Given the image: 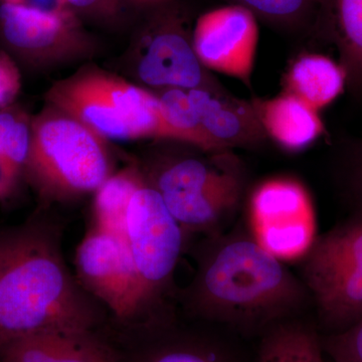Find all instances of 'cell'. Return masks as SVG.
Wrapping results in <instances>:
<instances>
[{
  "instance_id": "obj_1",
  "label": "cell",
  "mask_w": 362,
  "mask_h": 362,
  "mask_svg": "<svg viewBox=\"0 0 362 362\" xmlns=\"http://www.w3.org/2000/svg\"><path fill=\"white\" fill-rule=\"evenodd\" d=\"M63 230L47 216L0 230V346L42 331H96L108 318L69 269Z\"/></svg>"
},
{
  "instance_id": "obj_2",
  "label": "cell",
  "mask_w": 362,
  "mask_h": 362,
  "mask_svg": "<svg viewBox=\"0 0 362 362\" xmlns=\"http://www.w3.org/2000/svg\"><path fill=\"white\" fill-rule=\"evenodd\" d=\"M178 301L188 315L240 330L289 320L310 295L304 283L251 237L209 235Z\"/></svg>"
},
{
  "instance_id": "obj_3",
  "label": "cell",
  "mask_w": 362,
  "mask_h": 362,
  "mask_svg": "<svg viewBox=\"0 0 362 362\" xmlns=\"http://www.w3.org/2000/svg\"><path fill=\"white\" fill-rule=\"evenodd\" d=\"M105 140L58 109L30 121L25 171L45 202H71L94 194L114 175Z\"/></svg>"
},
{
  "instance_id": "obj_4",
  "label": "cell",
  "mask_w": 362,
  "mask_h": 362,
  "mask_svg": "<svg viewBox=\"0 0 362 362\" xmlns=\"http://www.w3.org/2000/svg\"><path fill=\"white\" fill-rule=\"evenodd\" d=\"M47 99L49 106L104 139L157 138L185 143L164 115L158 97L107 71H78L52 86Z\"/></svg>"
},
{
  "instance_id": "obj_5",
  "label": "cell",
  "mask_w": 362,
  "mask_h": 362,
  "mask_svg": "<svg viewBox=\"0 0 362 362\" xmlns=\"http://www.w3.org/2000/svg\"><path fill=\"white\" fill-rule=\"evenodd\" d=\"M145 180L185 233L207 235L221 233L239 209L246 188L245 169L232 150L171 158Z\"/></svg>"
},
{
  "instance_id": "obj_6",
  "label": "cell",
  "mask_w": 362,
  "mask_h": 362,
  "mask_svg": "<svg viewBox=\"0 0 362 362\" xmlns=\"http://www.w3.org/2000/svg\"><path fill=\"white\" fill-rule=\"evenodd\" d=\"M185 232L146 180L131 199L125 239L146 301V311L168 303Z\"/></svg>"
},
{
  "instance_id": "obj_7",
  "label": "cell",
  "mask_w": 362,
  "mask_h": 362,
  "mask_svg": "<svg viewBox=\"0 0 362 362\" xmlns=\"http://www.w3.org/2000/svg\"><path fill=\"white\" fill-rule=\"evenodd\" d=\"M252 238L283 263L303 261L317 240L315 207L310 192L297 178H267L247 202Z\"/></svg>"
},
{
  "instance_id": "obj_8",
  "label": "cell",
  "mask_w": 362,
  "mask_h": 362,
  "mask_svg": "<svg viewBox=\"0 0 362 362\" xmlns=\"http://www.w3.org/2000/svg\"><path fill=\"white\" fill-rule=\"evenodd\" d=\"M76 279L109 317L126 321L146 311L141 283L125 240L90 225L76 249Z\"/></svg>"
},
{
  "instance_id": "obj_9",
  "label": "cell",
  "mask_w": 362,
  "mask_h": 362,
  "mask_svg": "<svg viewBox=\"0 0 362 362\" xmlns=\"http://www.w3.org/2000/svg\"><path fill=\"white\" fill-rule=\"evenodd\" d=\"M197 58L206 70L237 78L251 88L259 42L257 18L239 4L199 16L192 35Z\"/></svg>"
},
{
  "instance_id": "obj_10",
  "label": "cell",
  "mask_w": 362,
  "mask_h": 362,
  "mask_svg": "<svg viewBox=\"0 0 362 362\" xmlns=\"http://www.w3.org/2000/svg\"><path fill=\"white\" fill-rule=\"evenodd\" d=\"M137 71L142 82L162 90L220 87L197 58L182 18L170 11L150 26Z\"/></svg>"
},
{
  "instance_id": "obj_11",
  "label": "cell",
  "mask_w": 362,
  "mask_h": 362,
  "mask_svg": "<svg viewBox=\"0 0 362 362\" xmlns=\"http://www.w3.org/2000/svg\"><path fill=\"white\" fill-rule=\"evenodd\" d=\"M0 33L25 59L40 61L78 49L86 35L68 8L42 11L26 4L0 6Z\"/></svg>"
},
{
  "instance_id": "obj_12",
  "label": "cell",
  "mask_w": 362,
  "mask_h": 362,
  "mask_svg": "<svg viewBox=\"0 0 362 362\" xmlns=\"http://www.w3.org/2000/svg\"><path fill=\"white\" fill-rule=\"evenodd\" d=\"M202 126L218 150L252 148L267 136L252 101L233 96L221 87L187 90Z\"/></svg>"
},
{
  "instance_id": "obj_13",
  "label": "cell",
  "mask_w": 362,
  "mask_h": 362,
  "mask_svg": "<svg viewBox=\"0 0 362 362\" xmlns=\"http://www.w3.org/2000/svg\"><path fill=\"white\" fill-rule=\"evenodd\" d=\"M305 287L324 327L342 332L362 319V272L305 257Z\"/></svg>"
},
{
  "instance_id": "obj_14",
  "label": "cell",
  "mask_w": 362,
  "mask_h": 362,
  "mask_svg": "<svg viewBox=\"0 0 362 362\" xmlns=\"http://www.w3.org/2000/svg\"><path fill=\"white\" fill-rule=\"evenodd\" d=\"M0 362H112L96 331L51 330L0 346Z\"/></svg>"
},
{
  "instance_id": "obj_15",
  "label": "cell",
  "mask_w": 362,
  "mask_h": 362,
  "mask_svg": "<svg viewBox=\"0 0 362 362\" xmlns=\"http://www.w3.org/2000/svg\"><path fill=\"white\" fill-rule=\"evenodd\" d=\"M252 103L267 138L286 151L306 149L325 131L319 112L285 90L270 99L252 100Z\"/></svg>"
},
{
  "instance_id": "obj_16",
  "label": "cell",
  "mask_w": 362,
  "mask_h": 362,
  "mask_svg": "<svg viewBox=\"0 0 362 362\" xmlns=\"http://www.w3.org/2000/svg\"><path fill=\"white\" fill-rule=\"evenodd\" d=\"M323 33L337 45L347 90L362 99V0H327Z\"/></svg>"
},
{
  "instance_id": "obj_17",
  "label": "cell",
  "mask_w": 362,
  "mask_h": 362,
  "mask_svg": "<svg viewBox=\"0 0 362 362\" xmlns=\"http://www.w3.org/2000/svg\"><path fill=\"white\" fill-rule=\"evenodd\" d=\"M345 88L346 78L342 66L324 54L299 57L284 78L285 92L318 112L332 104Z\"/></svg>"
},
{
  "instance_id": "obj_18",
  "label": "cell",
  "mask_w": 362,
  "mask_h": 362,
  "mask_svg": "<svg viewBox=\"0 0 362 362\" xmlns=\"http://www.w3.org/2000/svg\"><path fill=\"white\" fill-rule=\"evenodd\" d=\"M256 362H327L322 340L306 324L286 320L267 331Z\"/></svg>"
},
{
  "instance_id": "obj_19",
  "label": "cell",
  "mask_w": 362,
  "mask_h": 362,
  "mask_svg": "<svg viewBox=\"0 0 362 362\" xmlns=\"http://www.w3.org/2000/svg\"><path fill=\"white\" fill-rule=\"evenodd\" d=\"M145 181L138 169L115 173L95 192L93 226L121 238L126 242L128 207L137 188Z\"/></svg>"
},
{
  "instance_id": "obj_20",
  "label": "cell",
  "mask_w": 362,
  "mask_h": 362,
  "mask_svg": "<svg viewBox=\"0 0 362 362\" xmlns=\"http://www.w3.org/2000/svg\"><path fill=\"white\" fill-rule=\"evenodd\" d=\"M257 18L274 28L293 33L323 32L327 0H232Z\"/></svg>"
},
{
  "instance_id": "obj_21",
  "label": "cell",
  "mask_w": 362,
  "mask_h": 362,
  "mask_svg": "<svg viewBox=\"0 0 362 362\" xmlns=\"http://www.w3.org/2000/svg\"><path fill=\"white\" fill-rule=\"evenodd\" d=\"M306 257L362 272V209L317 238Z\"/></svg>"
},
{
  "instance_id": "obj_22",
  "label": "cell",
  "mask_w": 362,
  "mask_h": 362,
  "mask_svg": "<svg viewBox=\"0 0 362 362\" xmlns=\"http://www.w3.org/2000/svg\"><path fill=\"white\" fill-rule=\"evenodd\" d=\"M157 97L164 115L169 124L182 136L185 144L206 151H218L202 127L187 90L165 89Z\"/></svg>"
},
{
  "instance_id": "obj_23",
  "label": "cell",
  "mask_w": 362,
  "mask_h": 362,
  "mask_svg": "<svg viewBox=\"0 0 362 362\" xmlns=\"http://www.w3.org/2000/svg\"><path fill=\"white\" fill-rule=\"evenodd\" d=\"M30 121L8 108L0 111V160L18 178L30 149Z\"/></svg>"
},
{
  "instance_id": "obj_24",
  "label": "cell",
  "mask_w": 362,
  "mask_h": 362,
  "mask_svg": "<svg viewBox=\"0 0 362 362\" xmlns=\"http://www.w3.org/2000/svg\"><path fill=\"white\" fill-rule=\"evenodd\" d=\"M132 354V362H226L211 347L181 340L149 343Z\"/></svg>"
},
{
  "instance_id": "obj_25",
  "label": "cell",
  "mask_w": 362,
  "mask_h": 362,
  "mask_svg": "<svg viewBox=\"0 0 362 362\" xmlns=\"http://www.w3.org/2000/svg\"><path fill=\"white\" fill-rule=\"evenodd\" d=\"M337 180L352 211L362 209V138L342 143L337 157Z\"/></svg>"
},
{
  "instance_id": "obj_26",
  "label": "cell",
  "mask_w": 362,
  "mask_h": 362,
  "mask_svg": "<svg viewBox=\"0 0 362 362\" xmlns=\"http://www.w3.org/2000/svg\"><path fill=\"white\" fill-rule=\"evenodd\" d=\"M322 346L332 362H362V319L349 329L328 335Z\"/></svg>"
},
{
  "instance_id": "obj_27",
  "label": "cell",
  "mask_w": 362,
  "mask_h": 362,
  "mask_svg": "<svg viewBox=\"0 0 362 362\" xmlns=\"http://www.w3.org/2000/svg\"><path fill=\"white\" fill-rule=\"evenodd\" d=\"M21 88L20 70L8 54L0 51V111L13 103Z\"/></svg>"
},
{
  "instance_id": "obj_28",
  "label": "cell",
  "mask_w": 362,
  "mask_h": 362,
  "mask_svg": "<svg viewBox=\"0 0 362 362\" xmlns=\"http://www.w3.org/2000/svg\"><path fill=\"white\" fill-rule=\"evenodd\" d=\"M115 0H63L66 8L83 13H95L98 11H105L113 7Z\"/></svg>"
},
{
  "instance_id": "obj_29",
  "label": "cell",
  "mask_w": 362,
  "mask_h": 362,
  "mask_svg": "<svg viewBox=\"0 0 362 362\" xmlns=\"http://www.w3.org/2000/svg\"><path fill=\"white\" fill-rule=\"evenodd\" d=\"M2 4H23L25 0H2Z\"/></svg>"
}]
</instances>
